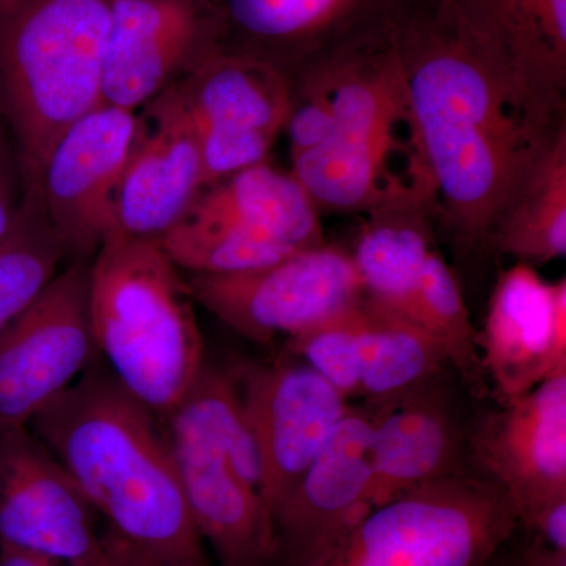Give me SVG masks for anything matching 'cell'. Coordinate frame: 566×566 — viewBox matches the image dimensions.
I'll use <instances>...</instances> for the list:
<instances>
[{"label": "cell", "instance_id": "29", "mask_svg": "<svg viewBox=\"0 0 566 566\" xmlns=\"http://www.w3.org/2000/svg\"><path fill=\"white\" fill-rule=\"evenodd\" d=\"M363 300L289 337L290 352L348 401L363 385Z\"/></svg>", "mask_w": 566, "mask_h": 566}, {"label": "cell", "instance_id": "23", "mask_svg": "<svg viewBox=\"0 0 566 566\" xmlns=\"http://www.w3.org/2000/svg\"><path fill=\"white\" fill-rule=\"evenodd\" d=\"M222 44L270 62L271 54L303 46L334 31L364 0H214ZM222 48V46H221ZM223 50V48H222Z\"/></svg>", "mask_w": 566, "mask_h": 566}, {"label": "cell", "instance_id": "36", "mask_svg": "<svg viewBox=\"0 0 566 566\" xmlns=\"http://www.w3.org/2000/svg\"><path fill=\"white\" fill-rule=\"evenodd\" d=\"M491 562H493V560H491ZM491 562H488V564L483 565V566H493V565H491Z\"/></svg>", "mask_w": 566, "mask_h": 566}, {"label": "cell", "instance_id": "27", "mask_svg": "<svg viewBox=\"0 0 566 566\" xmlns=\"http://www.w3.org/2000/svg\"><path fill=\"white\" fill-rule=\"evenodd\" d=\"M408 319L434 338L444 352L447 363L455 365L472 390L483 392L486 375L463 290L436 249L424 262Z\"/></svg>", "mask_w": 566, "mask_h": 566}, {"label": "cell", "instance_id": "11", "mask_svg": "<svg viewBox=\"0 0 566 566\" xmlns=\"http://www.w3.org/2000/svg\"><path fill=\"white\" fill-rule=\"evenodd\" d=\"M378 403L348 406L344 419L273 516L268 566H323L374 510L370 442Z\"/></svg>", "mask_w": 566, "mask_h": 566}, {"label": "cell", "instance_id": "25", "mask_svg": "<svg viewBox=\"0 0 566 566\" xmlns=\"http://www.w3.org/2000/svg\"><path fill=\"white\" fill-rule=\"evenodd\" d=\"M65 256L39 189L28 186L17 222L0 241V334L35 303Z\"/></svg>", "mask_w": 566, "mask_h": 566}, {"label": "cell", "instance_id": "6", "mask_svg": "<svg viewBox=\"0 0 566 566\" xmlns=\"http://www.w3.org/2000/svg\"><path fill=\"white\" fill-rule=\"evenodd\" d=\"M516 527L504 491L463 472L376 506L323 566H483Z\"/></svg>", "mask_w": 566, "mask_h": 566}, {"label": "cell", "instance_id": "10", "mask_svg": "<svg viewBox=\"0 0 566 566\" xmlns=\"http://www.w3.org/2000/svg\"><path fill=\"white\" fill-rule=\"evenodd\" d=\"M95 512L29 427H0V545L66 566H109Z\"/></svg>", "mask_w": 566, "mask_h": 566}, {"label": "cell", "instance_id": "22", "mask_svg": "<svg viewBox=\"0 0 566 566\" xmlns=\"http://www.w3.org/2000/svg\"><path fill=\"white\" fill-rule=\"evenodd\" d=\"M491 245L535 268L566 255V126L547 140L506 205Z\"/></svg>", "mask_w": 566, "mask_h": 566}, {"label": "cell", "instance_id": "3", "mask_svg": "<svg viewBox=\"0 0 566 566\" xmlns=\"http://www.w3.org/2000/svg\"><path fill=\"white\" fill-rule=\"evenodd\" d=\"M305 85L326 103L331 129L314 150L292 156L290 174L318 211L368 212L409 196L434 205L387 18L322 63Z\"/></svg>", "mask_w": 566, "mask_h": 566}, {"label": "cell", "instance_id": "8", "mask_svg": "<svg viewBox=\"0 0 566 566\" xmlns=\"http://www.w3.org/2000/svg\"><path fill=\"white\" fill-rule=\"evenodd\" d=\"M193 301L255 344L303 333L364 297L352 253L334 244L238 274H189Z\"/></svg>", "mask_w": 566, "mask_h": 566}, {"label": "cell", "instance_id": "32", "mask_svg": "<svg viewBox=\"0 0 566 566\" xmlns=\"http://www.w3.org/2000/svg\"><path fill=\"white\" fill-rule=\"evenodd\" d=\"M164 566H211L208 556L185 558V560H166Z\"/></svg>", "mask_w": 566, "mask_h": 566}, {"label": "cell", "instance_id": "7", "mask_svg": "<svg viewBox=\"0 0 566 566\" xmlns=\"http://www.w3.org/2000/svg\"><path fill=\"white\" fill-rule=\"evenodd\" d=\"M293 99L281 66L219 48L151 103L186 122L210 188L266 161L289 122Z\"/></svg>", "mask_w": 566, "mask_h": 566}, {"label": "cell", "instance_id": "28", "mask_svg": "<svg viewBox=\"0 0 566 566\" xmlns=\"http://www.w3.org/2000/svg\"><path fill=\"white\" fill-rule=\"evenodd\" d=\"M175 409L218 442L238 475L260 493L262 465L259 450L230 368L205 363L191 389Z\"/></svg>", "mask_w": 566, "mask_h": 566}, {"label": "cell", "instance_id": "5", "mask_svg": "<svg viewBox=\"0 0 566 566\" xmlns=\"http://www.w3.org/2000/svg\"><path fill=\"white\" fill-rule=\"evenodd\" d=\"M111 0H14L0 11V120L22 186L63 133L103 103Z\"/></svg>", "mask_w": 566, "mask_h": 566}, {"label": "cell", "instance_id": "16", "mask_svg": "<svg viewBox=\"0 0 566 566\" xmlns=\"http://www.w3.org/2000/svg\"><path fill=\"white\" fill-rule=\"evenodd\" d=\"M474 461L501 488L528 527L547 505L566 499V374L505 403L471 439Z\"/></svg>", "mask_w": 566, "mask_h": 566}, {"label": "cell", "instance_id": "12", "mask_svg": "<svg viewBox=\"0 0 566 566\" xmlns=\"http://www.w3.org/2000/svg\"><path fill=\"white\" fill-rule=\"evenodd\" d=\"M318 212L292 174L264 161L205 189L188 219L216 266L245 273L323 244Z\"/></svg>", "mask_w": 566, "mask_h": 566}, {"label": "cell", "instance_id": "21", "mask_svg": "<svg viewBox=\"0 0 566 566\" xmlns=\"http://www.w3.org/2000/svg\"><path fill=\"white\" fill-rule=\"evenodd\" d=\"M433 202L409 196L368 211L352 253L368 303L408 318L424 262L434 249Z\"/></svg>", "mask_w": 566, "mask_h": 566}, {"label": "cell", "instance_id": "33", "mask_svg": "<svg viewBox=\"0 0 566 566\" xmlns=\"http://www.w3.org/2000/svg\"><path fill=\"white\" fill-rule=\"evenodd\" d=\"M6 125H3V122L0 120V153L6 150V148L10 147V142L6 137Z\"/></svg>", "mask_w": 566, "mask_h": 566}, {"label": "cell", "instance_id": "31", "mask_svg": "<svg viewBox=\"0 0 566 566\" xmlns=\"http://www.w3.org/2000/svg\"><path fill=\"white\" fill-rule=\"evenodd\" d=\"M509 566H566V551L554 549L532 536L531 543L516 554Z\"/></svg>", "mask_w": 566, "mask_h": 566}, {"label": "cell", "instance_id": "30", "mask_svg": "<svg viewBox=\"0 0 566 566\" xmlns=\"http://www.w3.org/2000/svg\"><path fill=\"white\" fill-rule=\"evenodd\" d=\"M22 177L14 148L0 153V241L13 229L20 214L22 200Z\"/></svg>", "mask_w": 566, "mask_h": 566}, {"label": "cell", "instance_id": "2", "mask_svg": "<svg viewBox=\"0 0 566 566\" xmlns=\"http://www.w3.org/2000/svg\"><path fill=\"white\" fill-rule=\"evenodd\" d=\"M115 538L145 556H207L182 493L166 423L125 389L99 353L28 424Z\"/></svg>", "mask_w": 566, "mask_h": 566}, {"label": "cell", "instance_id": "4", "mask_svg": "<svg viewBox=\"0 0 566 566\" xmlns=\"http://www.w3.org/2000/svg\"><path fill=\"white\" fill-rule=\"evenodd\" d=\"M188 281L158 240L112 232L91 268L99 356L134 398L166 422L205 365Z\"/></svg>", "mask_w": 566, "mask_h": 566}, {"label": "cell", "instance_id": "18", "mask_svg": "<svg viewBox=\"0 0 566 566\" xmlns=\"http://www.w3.org/2000/svg\"><path fill=\"white\" fill-rule=\"evenodd\" d=\"M164 423L193 524L219 566H268L273 523L259 491L188 416L175 409Z\"/></svg>", "mask_w": 566, "mask_h": 566}, {"label": "cell", "instance_id": "14", "mask_svg": "<svg viewBox=\"0 0 566 566\" xmlns=\"http://www.w3.org/2000/svg\"><path fill=\"white\" fill-rule=\"evenodd\" d=\"M262 465L260 495L273 523L348 411V400L304 363H243L230 368Z\"/></svg>", "mask_w": 566, "mask_h": 566}, {"label": "cell", "instance_id": "26", "mask_svg": "<svg viewBox=\"0 0 566 566\" xmlns=\"http://www.w3.org/2000/svg\"><path fill=\"white\" fill-rule=\"evenodd\" d=\"M517 65L536 85L564 99L566 0H488Z\"/></svg>", "mask_w": 566, "mask_h": 566}, {"label": "cell", "instance_id": "24", "mask_svg": "<svg viewBox=\"0 0 566 566\" xmlns=\"http://www.w3.org/2000/svg\"><path fill=\"white\" fill-rule=\"evenodd\" d=\"M360 398L387 400L424 385L447 363L430 334L411 319L363 300Z\"/></svg>", "mask_w": 566, "mask_h": 566}, {"label": "cell", "instance_id": "1", "mask_svg": "<svg viewBox=\"0 0 566 566\" xmlns=\"http://www.w3.org/2000/svg\"><path fill=\"white\" fill-rule=\"evenodd\" d=\"M434 193L468 248L495 226L560 126L564 99L517 65L488 0H401L387 17Z\"/></svg>", "mask_w": 566, "mask_h": 566}, {"label": "cell", "instance_id": "17", "mask_svg": "<svg viewBox=\"0 0 566 566\" xmlns=\"http://www.w3.org/2000/svg\"><path fill=\"white\" fill-rule=\"evenodd\" d=\"M476 346L502 405L566 374V279L546 282L524 263L505 270Z\"/></svg>", "mask_w": 566, "mask_h": 566}, {"label": "cell", "instance_id": "9", "mask_svg": "<svg viewBox=\"0 0 566 566\" xmlns=\"http://www.w3.org/2000/svg\"><path fill=\"white\" fill-rule=\"evenodd\" d=\"M91 268L92 259L73 260L0 334V427H28L98 354Z\"/></svg>", "mask_w": 566, "mask_h": 566}, {"label": "cell", "instance_id": "20", "mask_svg": "<svg viewBox=\"0 0 566 566\" xmlns=\"http://www.w3.org/2000/svg\"><path fill=\"white\" fill-rule=\"evenodd\" d=\"M378 403L370 442V502L463 474V441L452 412L424 385Z\"/></svg>", "mask_w": 566, "mask_h": 566}, {"label": "cell", "instance_id": "15", "mask_svg": "<svg viewBox=\"0 0 566 566\" xmlns=\"http://www.w3.org/2000/svg\"><path fill=\"white\" fill-rule=\"evenodd\" d=\"M221 46L214 0H111L103 104L136 112Z\"/></svg>", "mask_w": 566, "mask_h": 566}, {"label": "cell", "instance_id": "19", "mask_svg": "<svg viewBox=\"0 0 566 566\" xmlns=\"http://www.w3.org/2000/svg\"><path fill=\"white\" fill-rule=\"evenodd\" d=\"M145 109L153 129L142 134L123 174L111 233L159 241L189 218L207 185L186 122L158 103Z\"/></svg>", "mask_w": 566, "mask_h": 566}, {"label": "cell", "instance_id": "13", "mask_svg": "<svg viewBox=\"0 0 566 566\" xmlns=\"http://www.w3.org/2000/svg\"><path fill=\"white\" fill-rule=\"evenodd\" d=\"M145 129L136 112L102 103L48 156L33 186L71 260L93 259L111 233L115 193Z\"/></svg>", "mask_w": 566, "mask_h": 566}, {"label": "cell", "instance_id": "34", "mask_svg": "<svg viewBox=\"0 0 566 566\" xmlns=\"http://www.w3.org/2000/svg\"><path fill=\"white\" fill-rule=\"evenodd\" d=\"M14 0H0V11H3L7 9V7L10 6V3H13Z\"/></svg>", "mask_w": 566, "mask_h": 566}, {"label": "cell", "instance_id": "35", "mask_svg": "<svg viewBox=\"0 0 566 566\" xmlns=\"http://www.w3.org/2000/svg\"><path fill=\"white\" fill-rule=\"evenodd\" d=\"M54 566H66V565L61 564V562H55Z\"/></svg>", "mask_w": 566, "mask_h": 566}]
</instances>
